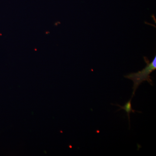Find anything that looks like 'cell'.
<instances>
[{
    "mask_svg": "<svg viewBox=\"0 0 156 156\" xmlns=\"http://www.w3.org/2000/svg\"><path fill=\"white\" fill-rule=\"evenodd\" d=\"M131 100H132V98L130 99L128 102H126V104L124 106H121V105H115V104H112L113 105H117V106H119V107L121 108L120 110H124L126 111V112L127 113V115H128V120H129V126H130V113L131 112H136V111L134 110L132 108V107H131ZM118 110V111H119Z\"/></svg>",
    "mask_w": 156,
    "mask_h": 156,
    "instance_id": "cell-2",
    "label": "cell"
},
{
    "mask_svg": "<svg viewBox=\"0 0 156 156\" xmlns=\"http://www.w3.org/2000/svg\"><path fill=\"white\" fill-rule=\"evenodd\" d=\"M147 66L145 68L142 70L139 71L136 73H131L127 76H125V77L130 79L133 81L134 83L133 86V92L132 94V98L135 94L136 89L138 88L140 84L144 81H147L153 86L152 80L151 79L150 74L156 69V56H155L153 60L150 62L147 57H144Z\"/></svg>",
    "mask_w": 156,
    "mask_h": 156,
    "instance_id": "cell-1",
    "label": "cell"
}]
</instances>
